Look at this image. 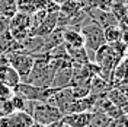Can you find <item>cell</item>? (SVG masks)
<instances>
[{"label":"cell","instance_id":"4316f807","mask_svg":"<svg viewBox=\"0 0 128 127\" xmlns=\"http://www.w3.org/2000/svg\"><path fill=\"white\" fill-rule=\"evenodd\" d=\"M52 2H56L57 5H58V6H60V5H63V3H66V2H67V0H52Z\"/></svg>","mask_w":128,"mask_h":127},{"label":"cell","instance_id":"8992f818","mask_svg":"<svg viewBox=\"0 0 128 127\" xmlns=\"http://www.w3.org/2000/svg\"><path fill=\"white\" fill-rule=\"evenodd\" d=\"M73 101H74V98H73V95H72L70 88H63V89H58L47 102L51 104V105H54V107H57V108L61 111V114L66 115L67 108L70 107V104H72Z\"/></svg>","mask_w":128,"mask_h":127},{"label":"cell","instance_id":"4fadbf2b","mask_svg":"<svg viewBox=\"0 0 128 127\" xmlns=\"http://www.w3.org/2000/svg\"><path fill=\"white\" fill-rule=\"evenodd\" d=\"M83 10H84V5H82L80 2H77V0H67L66 3L60 5L58 13H61V15H64V16H67V18L72 19L74 16L80 15Z\"/></svg>","mask_w":128,"mask_h":127},{"label":"cell","instance_id":"e0dca14e","mask_svg":"<svg viewBox=\"0 0 128 127\" xmlns=\"http://www.w3.org/2000/svg\"><path fill=\"white\" fill-rule=\"evenodd\" d=\"M70 91L74 99H80L84 96L90 95V80L83 82V83H77V85H70Z\"/></svg>","mask_w":128,"mask_h":127},{"label":"cell","instance_id":"7c38bea8","mask_svg":"<svg viewBox=\"0 0 128 127\" xmlns=\"http://www.w3.org/2000/svg\"><path fill=\"white\" fill-rule=\"evenodd\" d=\"M0 82L13 89V88L20 82V78H19V75L16 73L15 69H13L10 64H8V66H4V67H0Z\"/></svg>","mask_w":128,"mask_h":127},{"label":"cell","instance_id":"3957f363","mask_svg":"<svg viewBox=\"0 0 128 127\" xmlns=\"http://www.w3.org/2000/svg\"><path fill=\"white\" fill-rule=\"evenodd\" d=\"M31 117L35 123H40L42 126H48L54 121L63 118L61 111L48 102H32L31 107Z\"/></svg>","mask_w":128,"mask_h":127},{"label":"cell","instance_id":"30bf717a","mask_svg":"<svg viewBox=\"0 0 128 127\" xmlns=\"http://www.w3.org/2000/svg\"><path fill=\"white\" fill-rule=\"evenodd\" d=\"M63 44L67 48H80L84 47V40H83V35L80 34V31L77 29H64L63 34Z\"/></svg>","mask_w":128,"mask_h":127},{"label":"cell","instance_id":"d4e9b609","mask_svg":"<svg viewBox=\"0 0 128 127\" xmlns=\"http://www.w3.org/2000/svg\"><path fill=\"white\" fill-rule=\"evenodd\" d=\"M45 127H64V124L61 120H58V121H54V123H51V124H48Z\"/></svg>","mask_w":128,"mask_h":127},{"label":"cell","instance_id":"484cf974","mask_svg":"<svg viewBox=\"0 0 128 127\" xmlns=\"http://www.w3.org/2000/svg\"><path fill=\"white\" fill-rule=\"evenodd\" d=\"M29 127H45V126H42V124H40V123H35V121H34Z\"/></svg>","mask_w":128,"mask_h":127},{"label":"cell","instance_id":"7a4b0ae2","mask_svg":"<svg viewBox=\"0 0 128 127\" xmlns=\"http://www.w3.org/2000/svg\"><path fill=\"white\" fill-rule=\"evenodd\" d=\"M58 89L56 88H41V86H34L31 83H25V82H19L15 88H13V94L25 98L26 101H32V102H47L51 96L56 94Z\"/></svg>","mask_w":128,"mask_h":127},{"label":"cell","instance_id":"9c48e42d","mask_svg":"<svg viewBox=\"0 0 128 127\" xmlns=\"http://www.w3.org/2000/svg\"><path fill=\"white\" fill-rule=\"evenodd\" d=\"M72 72L73 67H63V69L56 70L52 82H51V88H56V89L68 88L70 82H72Z\"/></svg>","mask_w":128,"mask_h":127},{"label":"cell","instance_id":"d6986e66","mask_svg":"<svg viewBox=\"0 0 128 127\" xmlns=\"http://www.w3.org/2000/svg\"><path fill=\"white\" fill-rule=\"evenodd\" d=\"M12 112H15V108L9 99H0V117H9Z\"/></svg>","mask_w":128,"mask_h":127},{"label":"cell","instance_id":"5b68a950","mask_svg":"<svg viewBox=\"0 0 128 127\" xmlns=\"http://www.w3.org/2000/svg\"><path fill=\"white\" fill-rule=\"evenodd\" d=\"M84 12L95 24H98L104 29L108 26H112V25H118V21L111 13V10H104L99 8H84Z\"/></svg>","mask_w":128,"mask_h":127},{"label":"cell","instance_id":"5bb4252c","mask_svg":"<svg viewBox=\"0 0 128 127\" xmlns=\"http://www.w3.org/2000/svg\"><path fill=\"white\" fill-rule=\"evenodd\" d=\"M9 127H29L34 123L31 114L25 111H15L8 117Z\"/></svg>","mask_w":128,"mask_h":127},{"label":"cell","instance_id":"277c9868","mask_svg":"<svg viewBox=\"0 0 128 127\" xmlns=\"http://www.w3.org/2000/svg\"><path fill=\"white\" fill-rule=\"evenodd\" d=\"M6 57L9 58V64L16 70V73L19 75L20 82H25L26 78L29 76V73L32 70L34 66V56L29 53H25L22 50L19 51H10L6 53Z\"/></svg>","mask_w":128,"mask_h":127},{"label":"cell","instance_id":"ffe728a7","mask_svg":"<svg viewBox=\"0 0 128 127\" xmlns=\"http://www.w3.org/2000/svg\"><path fill=\"white\" fill-rule=\"evenodd\" d=\"M13 95V89L0 82V99H9Z\"/></svg>","mask_w":128,"mask_h":127},{"label":"cell","instance_id":"ba28073f","mask_svg":"<svg viewBox=\"0 0 128 127\" xmlns=\"http://www.w3.org/2000/svg\"><path fill=\"white\" fill-rule=\"evenodd\" d=\"M93 111L92 112H70L63 115V121L64 126L67 127H88L90 120H92Z\"/></svg>","mask_w":128,"mask_h":127},{"label":"cell","instance_id":"2e32d148","mask_svg":"<svg viewBox=\"0 0 128 127\" xmlns=\"http://www.w3.org/2000/svg\"><path fill=\"white\" fill-rule=\"evenodd\" d=\"M104 35H105V41L106 44H111V42H116V41H125L127 42V35L120 29L118 25H112L104 29Z\"/></svg>","mask_w":128,"mask_h":127},{"label":"cell","instance_id":"9a60e30c","mask_svg":"<svg viewBox=\"0 0 128 127\" xmlns=\"http://www.w3.org/2000/svg\"><path fill=\"white\" fill-rule=\"evenodd\" d=\"M105 96H106L115 107L125 110V105H127V94L122 92L121 89H118V88H109V89L105 92Z\"/></svg>","mask_w":128,"mask_h":127},{"label":"cell","instance_id":"52a82bcc","mask_svg":"<svg viewBox=\"0 0 128 127\" xmlns=\"http://www.w3.org/2000/svg\"><path fill=\"white\" fill-rule=\"evenodd\" d=\"M98 99V95H90L84 96V98H80V99H74L70 107L67 108L66 114H70V112H92L95 110V104Z\"/></svg>","mask_w":128,"mask_h":127},{"label":"cell","instance_id":"7402d4cb","mask_svg":"<svg viewBox=\"0 0 128 127\" xmlns=\"http://www.w3.org/2000/svg\"><path fill=\"white\" fill-rule=\"evenodd\" d=\"M9 31V18L0 15V35Z\"/></svg>","mask_w":128,"mask_h":127},{"label":"cell","instance_id":"6da1fadb","mask_svg":"<svg viewBox=\"0 0 128 127\" xmlns=\"http://www.w3.org/2000/svg\"><path fill=\"white\" fill-rule=\"evenodd\" d=\"M80 34L84 40V48L88 50V54L90 61H93V53L99 47L106 44L104 35V28H100L98 24H95L90 18L88 19V24H83L80 26Z\"/></svg>","mask_w":128,"mask_h":127},{"label":"cell","instance_id":"44dd1931","mask_svg":"<svg viewBox=\"0 0 128 127\" xmlns=\"http://www.w3.org/2000/svg\"><path fill=\"white\" fill-rule=\"evenodd\" d=\"M106 127H127V118H111V121L108 123Z\"/></svg>","mask_w":128,"mask_h":127},{"label":"cell","instance_id":"603a6c76","mask_svg":"<svg viewBox=\"0 0 128 127\" xmlns=\"http://www.w3.org/2000/svg\"><path fill=\"white\" fill-rule=\"evenodd\" d=\"M98 3H99V0H84L86 8H96Z\"/></svg>","mask_w":128,"mask_h":127},{"label":"cell","instance_id":"cb8c5ba5","mask_svg":"<svg viewBox=\"0 0 128 127\" xmlns=\"http://www.w3.org/2000/svg\"><path fill=\"white\" fill-rule=\"evenodd\" d=\"M9 64V58L6 57V54H2L0 56V67H4Z\"/></svg>","mask_w":128,"mask_h":127},{"label":"cell","instance_id":"8fae6325","mask_svg":"<svg viewBox=\"0 0 128 127\" xmlns=\"http://www.w3.org/2000/svg\"><path fill=\"white\" fill-rule=\"evenodd\" d=\"M67 54H68V57H70L72 67H80V66H84V64H88L89 61H90L89 54H88V50H86L84 47L67 48Z\"/></svg>","mask_w":128,"mask_h":127},{"label":"cell","instance_id":"ac0fdd59","mask_svg":"<svg viewBox=\"0 0 128 127\" xmlns=\"http://www.w3.org/2000/svg\"><path fill=\"white\" fill-rule=\"evenodd\" d=\"M16 2L18 0H0V15L6 16V18H12L18 12L16 9Z\"/></svg>","mask_w":128,"mask_h":127}]
</instances>
